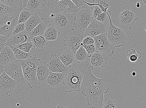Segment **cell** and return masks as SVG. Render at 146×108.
<instances>
[{"label": "cell", "instance_id": "f1b7e54d", "mask_svg": "<svg viewBox=\"0 0 146 108\" xmlns=\"http://www.w3.org/2000/svg\"><path fill=\"white\" fill-rule=\"evenodd\" d=\"M13 50L15 58L19 60H25L29 59L31 56L30 53L22 51L15 46H10Z\"/></svg>", "mask_w": 146, "mask_h": 108}, {"label": "cell", "instance_id": "8992f818", "mask_svg": "<svg viewBox=\"0 0 146 108\" xmlns=\"http://www.w3.org/2000/svg\"><path fill=\"white\" fill-rule=\"evenodd\" d=\"M84 36V32L80 30H75L71 28L69 31L68 35L64 40V45L68 47L75 55L78 49L83 46Z\"/></svg>", "mask_w": 146, "mask_h": 108}, {"label": "cell", "instance_id": "ba28073f", "mask_svg": "<svg viewBox=\"0 0 146 108\" xmlns=\"http://www.w3.org/2000/svg\"><path fill=\"white\" fill-rule=\"evenodd\" d=\"M93 19L90 9L84 6L80 9L76 16L74 17V20L76 22L74 25L75 28L84 32Z\"/></svg>", "mask_w": 146, "mask_h": 108}, {"label": "cell", "instance_id": "44dd1931", "mask_svg": "<svg viewBox=\"0 0 146 108\" xmlns=\"http://www.w3.org/2000/svg\"><path fill=\"white\" fill-rule=\"evenodd\" d=\"M59 58L64 65L71 67V65L76 62L75 55L70 49L58 54Z\"/></svg>", "mask_w": 146, "mask_h": 108}, {"label": "cell", "instance_id": "4dcf8cb0", "mask_svg": "<svg viewBox=\"0 0 146 108\" xmlns=\"http://www.w3.org/2000/svg\"><path fill=\"white\" fill-rule=\"evenodd\" d=\"M92 4L99 6L103 12L107 11L113 5L111 0H94Z\"/></svg>", "mask_w": 146, "mask_h": 108}, {"label": "cell", "instance_id": "5b68a950", "mask_svg": "<svg viewBox=\"0 0 146 108\" xmlns=\"http://www.w3.org/2000/svg\"><path fill=\"white\" fill-rule=\"evenodd\" d=\"M47 7L50 12L78 13L80 9L71 0H47Z\"/></svg>", "mask_w": 146, "mask_h": 108}, {"label": "cell", "instance_id": "484cf974", "mask_svg": "<svg viewBox=\"0 0 146 108\" xmlns=\"http://www.w3.org/2000/svg\"><path fill=\"white\" fill-rule=\"evenodd\" d=\"M37 51L42 52L44 50L48 45V43L45 37L44 36H36L31 39Z\"/></svg>", "mask_w": 146, "mask_h": 108}, {"label": "cell", "instance_id": "d6a6232c", "mask_svg": "<svg viewBox=\"0 0 146 108\" xmlns=\"http://www.w3.org/2000/svg\"><path fill=\"white\" fill-rule=\"evenodd\" d=\"M35 14L26 8L23 9L20 13L18 23H25L31 17Z\"/></svg>", "mask_w": 146, "mask_h": 108}, {"label": "cell", "instance_id": "74e56055", "mask_svg": "<svg viewBox=\"0 0 146 108\" xmlns=\"http://www.w3.org/2000/svg\"><path fill=\"white\" fill-rule=\"evenodd\" d=\"M108 13L107 11L103 12L97 17L96 19L101 22L107 23L108 21H110Z\"/></svg>", "mask_w": 146, "mask_h": 108}, {"label": "cell", "instance_id": "2e32d148", "mask_svg": "<svg viewBox=\"0 0 146 108\" xmlns=\"http://www.w3.org/2000/svg\"><path fill=\"white\" fill-rule=\"evenodd\" d=\"M16 59L12 48L6 46L1 50L0 53V71L1 74L4 72L5 66L13 60Z\"/></svg>", "mask_w": 146, "mask_h": 108}, {"label": "cell", "instance_id": "8fae6325", "mask_svg": "<svg viewBox=\"0 0 146 108\" xmlns=\"http://www.w3.org/2000/svg\"><path fill=\"white\" fill-rule=\"evenodd\" d=\"M108 25L107 23H104L96 19H93L84 32V36H91L94 38L95 36L106 33Z\"/></svg>", "mask_w": 146, "mask_h": 108}, {"label": "cell", "instance_id": "83f0119b", "mask_svg": "<svg viewBox=\"0 0 146 108\" xmlns=\"http://www.w3.org/2000/svg\"><path fill=\"white\" fill-rule=\"evenodd\" d=\"M127 57V63H133L136 62L138 59L142 57V54L140 51L136 52L134 49L127 50L125 54Z\"/></svg>", "mask_w": 146, "mask_h": 108}, {"label": "cell", "instance_id": "ac0fdd59", "mask_svg": "<svg viewBox=\"0 0 146 108\" xmlns=\"http://www.w3.org/2000/svg\"><path fill=\"white\" fill-rule=\"evenodd\" d=\"M31 38L25 30L9 38L7 42L8 46H15L28 42L31 41Z\"/></svg>", "mask_w": 146, "mask_h": 108}, {"label": "cell", "instance_id": "f546056e", "mask_svg": "<svg viewBox=\"0 0 146 108\" xmlns=\"http://www.w3.org/2000/svg\"><path fill=\"white\" fill-rule=\"evenodd\" d=\"M76 62L78 64H82L89 57L85 49L83 46L80 47L76 52L75 54Z\"/></svg>", "mask_w": 146, "mask_h": 108}, {"label": "cell", "instance_id": "1f68e13d", "mask_svg": "<svg viewBox=\"0 0 146 108\" xmlns=\"http://www.w3.org/2000/svg\"><path fill=\"white\" fill-rule=\"evenodd\" d=\"M0 4L11 6L20 10L23 9L22 0H0Z\"/></svg>", "mask_w": 146, "mask_h": 108}, {"label": "cell", "instance_id": "7a4b0ae2", "mask_svg": "<svg viewBox=\"0 0 146 108\" xmlns=\"http://www.w3.org/2000/svg\"><path fill=\"white\" fill-rule=\"evenodd\" d=\"M24 75L31 88L36 87L39 83L37 76V71L41 61L36 54L31 56L28 59L21 60Z\"/></svg>", "mask_w": 146, "mask_h": 108}, {"label": "cell", "instance_id": "ffe728a7", "mask_svg": "<svg viewBox=\"0 0 146 108\" xmlns=\"http://www.w3.org/2000/svg\"><path fill=\"white\" fill-rule=\"evenodd\" d=\"M50 72L45 61L39 64L37 69V76L40 84L46 83Z\"/></svg>", "mask_w": 146, "mask_h": 108}, {"label": "cell", "instance_id": "d590c367", "mask_svg": "<svg viewBox=\"0 0 146 108\" xmlns=\"http://www.w3.org/2000/svg\"><path fill=\"white\" fill-rule=\"evenodd\" d=\"M116 107V103L109 98H107L105 99L104 103L102 107V108H103Z\"/></svg>", "mask_w": 146, "mask_h": 108}, {"label": "cell", "instance_id": "ab89813d", "mask_svg": "<svg viewBox=\"0 0 146 108\" xmlns=\"http://www.w3.org/2000/svg\"><path fill=\"white\" fill-rule=\"evenodd\" d=\"M9 38L5 36L1 35L0 36V49L1 50L7 46V42Z\"/></svg>", "mask_w": 146, "mask_h": 108}, {"label": "cell", "instance_id": "60d3db41", "mask_svg": "<svg viewBox=\"0 0 146 108\" xmlns=\"http://www.w3.org/2000/svg\"><path fill=\"white\" fill-rule=\"evenodd\" d=\"M94 38L90 36H86L83 41V46L94 44Z\"/></svg>", "mask_w": 146, "mask_h": 108}, {"label": "cell", "instance_id": "603a6c76", "mask_svg": "<svg viewBox=\"0 0 146 108\" xmlns=\"http://www.w3.org/2000/svg\"><path fill=\"white\" fill-rule=\"evenodd\" d=\"M43 18H40L37 14H35L31 17L25 23L26 28L25 31L29 35L33 30L36 26L44 21Z\"/></svg>", "mask_w": 146, "mask_h": 108}, {"label": "cell", "instance_id": "4fadbf2b", "mask_svg": "<svg viewBox=\"0 0 146 108\" xmlns=\"http://www.w3.org/2000/svg\"><path fill=\"white\" fill-rule=\"evenodd\" d=\"M123 27L127 30L131 29L137 18L135 13L129 8L123 10L118 17Z\"/></svg>", "mask_w": 146, "mask_h": 108}, {"label": "cell", "instance_id": "c3c4849f", "mask_svg": "<svg viewBox=\"0 0 146 108\" xmlns=\"http://www.w3.org/2000/svg\"><path fill=\"white\" fill-rule=\"evenodd\" d=\"M132 75L133 76H135L136 75V73L135 72H133L132 73Z\"/></svg>", "mask_w": 146, "mask_h": 108}, {"label": "cell", "instance_id": "e0dca14e", "mask_svg": "<svg viewBox=\"0 0 146 108\" xmlns=\"http://www.w3.org/2000/svg\"><path fill=\"white\" fill-rule=\"evenodd\" d=\"M108 57L105 54L96 52L91 57L90 65L96 69L104 68L108 63Z\"/></svg>", "mask_w": 146, "mask_h": 108}, {"label": "cell", "instance_id": "3957f363", "mask_svg": "<svg viewBox=\"0 0 146 108\" xmlns=\"http://www.w3.org/2000/svg\"><path fill=\"white\" fill-rule=\"evenodd\" d=\"M84 78L83 74L76 66L70 69L66 74L63 84L67 93L79 92Z\"/></svg>", "mask_w": 146, "mask_h": 108}, {"label": "cell", "instance_id": "9c48e42d", "mask_svg": "<svg viewBox=\"0 0 146 108\" xmlns=\"http://www.w3.org/2000/svg\"><path fill=\"white\" fill-rule=\"evenodd\" d=\"M94 38L97 52L105 54L108 57L113 55L115 50V47L110 42L106 33L95 36Z\"/></svg>", "mask_w": 146, "mask_h": 108}, {"label": "cell", "instance_id": "4316f807", "mask_svg": "<svg viewBox=\"0 0 146 108\" xmlns=\"http://www.w3.org/2000/svg\"><path fill=\"white\" fill-rule=\"evenodd\" d=\"M47 25L45 21H43L34 29L29 35L31 39L36 36H44L47 28Z\"/></svg>", "mask_w": 146, "mask_h": 108}, {"label": "cell", "instance_id": "30bf717a", "mask_svg": "<svg viewBox=\"0 0 146 108\" xmlns=\"http://www.w3.org/2000/svg\"><path fill=\"white\" fill-rule=\"evenodd\" d=\"M21 10L3 4H0V26L1 27L19 18Z\"/></svg>", "mask_w": 146, "mask_h": 108}, {"label": "cell", "instance_id": "681fc988", "mask_svg": "<svg viewBox=\"0 0 146 108\" xmlns=\"http://www.w3.org/2000/svg\"><path fill=\"white\" fill-rule=\"evenodd\" d=\"M144 28L145 30V31L146 32V23L145 24L144 26Z\"/></svg>", "mask_w": 146, "mask_h": 108}, {"label": "cell", "instance_id": "b9f144b4", "mask_svg": "<svg viewBox=\"0 0 146 108\" xmlns=\"http://www.w3.org/2000/svg\"><path fill=\"white\" fill-rule=\"evenodd\" d=\"M75 5L80 9L84 6H85L84 0H71Z\"/></svg>", "mask_w": 146, "mask_h": 108}, {"label": "cell", "instance_id": "7bdbcfd3", "mask_svg": "<svg viewBox=\"0 0 146 108\" xmlns=\"http://www.w3.org/2000/svg\"><path fill=\"white\" fill-rule=\"evenodd\" d=\"M138 2L140 3L142 12H146V0H139Z\"/></svg>", "mask_w": 146, "mask_h": 108}, {"label": "cell", "instance_id": "f907efd6", "mask_svg": "<svg viewBox=\"0 0 146 108\" xmlns=\"http://www.w3.org/2000/svg\"><path fill=\"white\" fill-rule=\"evenodd\" d=\"M84 1H89V0H84Z\"/></svg>", "mask_w": 146, "mask_h": 108}, {"label": "cell", "instance_id": "5bb4252c", "mask_svg": "<svg viewBox=\"0 0 146 108\" xmlns=\"http://www.w3.org/2000/svg\"><path fill=\"white\" fill-rule=\"evenodd\" d=\"M47 64L50 71L53 72L66 74L70 69L64 65L58 54H52Z\"/></svg>", "mask_w": 146, "mask_h": 108}, {"label": "cell", "instance_id": "7dc6e473", "mask_svg": "<svg viewBox=\"0 0 146 108\" xmlns=\"http://www.w3.org/2000/svg\"><path fill=\"white\" fill-rule=\"evenodd\" d=\"M137 7V8H140L141 7V5L140 4V3L139 2H138L137 3V5H136Z\"/></svg>", "mask_w": 146, "mask_h": 108}, {"label": "cell", "instance_id": "7402d4cb", "mask_svg": "<svg viewBox=\"0 0 146 108\" xmlns=\"http://www.w3.org/2000/svg\"><path fill=\"white\" fill-rule=\"evenodd\" d=\"M61 31L52 23L47 25L46 31L44 35L47 41L56 40L60 35Z\"/></svg>", "mask_w": 146, "mask_h": 108}, {"label": "cell", "instance_id": "6da1fadb", "mask_svg": "<svg viewBox=\"0 0 146 108\" xmlns=\"http://www.w3.org/2000/svg\"><path fill=\"white\" fill-rule=\"evenodd\" d=\"M82 72L84 78L81 87V93L86 97L87 103L92 108H101L102 106L104 94L110 90L106 80L95 76L92 71L93 67L89 64H84Z\"/></svg>", "mask_w": 146, "mask_h": 108}, {"label": "cell", "instance_id": "7c38bea8", "mask_svg": "<svg viewBox=\"0 0 146 108\" xmlns=\"http://www.w3.org/2000/svg\"><path fill=\"white\" fill-rule=\"evenodd\" d=\"M73 16L69 13L60 12L56 13L55 18L51 20V23L55 25L59 30H65L70 27V22Z\"/></svg>", "mask_w": 146, "mask_h": 108}, {"label": "cell", "instance_id": "f6af8a7d", "mask_svg": "<svg viewBox=\"0 0 146 108\" xmlns=\"http://www.w3.org/2000/svg\"><path fill=\"white\" fill-rule=\"evenodd\" d=\"M57 108L66 107V105L64 102H61L57 107Z\"/></svg>", "mask_w": 146, "mask_h": 108}, {"label": "cell", "instance_id": "d4e9b609", "mask_svg": "<svg viewBox=\"0 0 146 108\" xmlns=\"http://www.w3.org/2000/svg\"><path fill=\"white\" fill-rule=\"evenodd\" d=\"M44 0H29L26 8L35 14H38L41 10L45 7L43 4Z\"/></svg>", "mask_w": 146, "mask_h": 108}, {"label": "cell", "instance_id": "d6986e66", "mask_svg": "<svg viewBox=\"0 0 146 108\" xmlns=\"http://www.w3.org/2000/svg\"><path fill=\"white\" fill-rule=\"evenodd\" d=\"M66 74L50 72L46 83L49 87L53 88L58 87L63 83Z\"/></svg>", "mask_w": 146, "mask_h": 108}, {"label": "cell", "instance_id": "52a82bcc", "mask_svg": "<svg viewBox=\"0 0 146 108\" xmlns=\"http://www.w3.org/2000/svg\"><path fill=\"white\" fill-rule=\"evenodd\" d=\"M4 72L18 83L23 85L27 82L24 75L21 60L15 59L5 67Z\"/></svg>", "mask_w": 146, "mask_h": 108}, {"label": "cell", "instance_id": "cb8c5ba5", "mask_svg": "<svg viewBox=\"0 0 146 108\" xmlns=\"http://www.w3.org/2000/svg\"><path fill=\"white\" fill-rule=\"evenodd\" d=\"M19 22V18L8 22L6 24L1 27L0 35L10 38L13 36V33L15 26Z\"/></svg>", "mask_w": 146, "mask_h": 108}, {"label": "cell", "instance_id": "8d00e7d4", "mask_svg": "<svg viewBox=\"0 0 146 108\" xmlns=\"http://www.w3.org/2000/svg\"><path fill=\"white\" fill-rule=\"evenodd\" d=\"M25 23H18L15 26L13 33V36L24 31L25 30Z\"/></svg>", "mask_w": 146, "mask_h": 108}, {"label": "cell", "instance_id": "277c9868", "mask_svg": "<svg viewBox=\"0 0 146 108\" xmlns=\"http://www.w3.org/2000/svg\"><path fill=\"white\" fill-rule=\"evenodd\" d=\"M108 13L110 19V23L108 27L106 34L110 43L115 48H119L126 44L127 37L123 30L114 25L112 22L111 16V12Z\"/></svg>", "mask_w": 146, "mask_h": 108}, {"label": "cell", "instance_id": "bcb514c9", "mask_svg": "<svg viewBox=\"0 0 146 108\" xmlns=\"http://www.w3.org/2000/svg\"><path fill=\"white\" fill-rule=\"evenodd\" d=\"M56 16V13H52L50 15V18L51 20L53 19Z\"/></svg>", "mask_w": 146, "mask_h": 108}, {"label": "cell", "instance_id": "836d02e7", "mask_svg": "<svg viewBox=\"0 0 146 108\" xmlns=\"http://www.w3.org/2000/svg\"><path fill=\"white\" fill-rule=\"evenodd\" d=\"M84 2L90 7L91 11L94 19H96L98 15L103 12L100 7L97 5H93L91 3H88L85 1Z\"/></svg>", "mask_w": 146, "mask_h": 108}, {"label": "cell", "instance_id": "f35d334b", "mask_svg": "<svg viewBox=\"0 0 146 108\" xmlns=\"http://www.w3.org/2000/svg\"><path fill=\"white\" fill-rule=\"evenodd\" d=\"M86 49L89 58L91 57L93 54L96 52V48L95 44L83 46Z\"/></svg>", "mask_w": 146, "mask_h": 108}, {"label": "cell", "instance_id": "9a60e30c", "mask_svg": "<svg viewBox=\"0 0 146 108\" xmlns=\"http://www.w3.org/2000/svg\"><path fill=\"white\" fill-rule=\"evenodd\" d=\"M18 83L4 72L0 76V90L8 95L14 90Z\"/></svg>", "mask_w": 146, "mask_h": 108}, {"label": "cell", "instance_id": "e575fe53", "mask_svg": "<svg viewBox=\"0 0 146 108\" xmlns=\"http://www.w3.org/2000/svg\"><path fill=\"white\" fill-rule=\"evenodd\" d=\"M22 51L30 53L31 50L35 49V47L32 41L28 42L21 44L16 46Z\"/></svg>", "mask_w": 146, "mask_h": 108}, {"label": "cell", "instance_id": "ee69618b", "mask_svg": "<svg viewBox=\"0 0 146 108\" xmlns=\"http://www.w3.org/2000/svg\"><path fill=\"white\" fill-rule=\"evenodd\" d=\"M22 1L23 4V9L26 8L27 5L28 4L29 0H22Z\"/></svg>", "mask_w": 146, "mask_h": 108}]
</instances>
